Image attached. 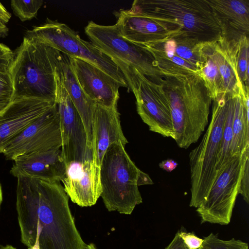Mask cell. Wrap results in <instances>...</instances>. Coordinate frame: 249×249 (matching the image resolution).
I'll return each mask as SVG.
<instances>
[{
    "label": "cell",
    "mask_w": 249,
    "mask_h": 249,
    "mask_svg": "<svg viewBox=\"0 0 249 249\" xmlns=\"http://www.w3.org/2000/svg\"><path fill=\"white\" fill-rule=\"evenodd\" d=\"M16 210L21 242L28 248L84 249L60 181L17 178Z\"/></svg>",
    "instance_id": "obj_1"
},
{
    "label": "cell",
    "mask_w": 249,
    "mask_h": 249,
    "mask_svg": "<svg viewBox=\"0 0 249 249\" xmlns=\"http://www.w3.org/2000/svg\"><path fill=\"white\" fill-rule=\"evenodd\" d=\"M161 85L170 105L173 139L179 147L187 149L206 128L212 98L197 74L166 75Z\"/></svg>",
    "instance_id": "obj_2"
},
{
    "label": "cell",
    "mask_w": 249,
    "mask_h": 249,
    "mask_svg": "<svg viewBox=\"0 0 249 249\" xmlns=\"http://www.w3.org/2000/svg\"><path fill=\"white\" fill-rule=\"evenodd\" d=\"M60 53L35 39L24 37L13 53L9 69L14 99L34 98L55 102L56 68Z\"/></svg>",
    "instance_id": "obj_3"
},
{
    "label": "cell",
    "mask_w": 249,
    "mask_h": 249,
    "mask_svg": "<svg viewBox=\"0 0 249 249\" xmlns=\"http://www.w3.org/2000/svg\"><path fill=\"white\" fill-rule=\"evenodd\" d=\"M102 197L109 212L130 214L142 200L138 187L153 184L139 169L126 153L124 146L113 143L107 149L100 166Z\"/></svg>",
    "instance_id": "obj_4"
},
{
    "label": "cell",
    "mask_w": 249,
    "mask_h": 249,
    "mask_svg": "<svg viewBox=\"0 0 249 249\" xmlns=\"http://www.w3.org/2000/svg\"><path fill=\"white\" fill-rule=\"evenodd\" d=\"M129 10L170 23L200 43L221 38L219 24L206 0H136Z\"/></svg>",
    "instance_id": "obj_5"
},
{
    "label": "cell",
    "mask_w": 249,
    "mask_h": 249,
    "mask_svg": "<svg viewBox=\"0 0 249 249\" xmlns=\"http://www.w3.org/2000/svg\"><path fill=\"white\" fill-rule=\"evenodd\" d=\"M210 123L198 145L189 154L190 206L198 208L207 198L217 177L216 164L226 115L225 93L212 100Z\"/></svg>",
    "instance_id": "obj_6"
},
{
    "label": "cell",
    "mask_w": 249,
    "mask_h": 249,
    "mask_svg": "<svg viewBox=\"0 0 249 249\" xmlns=\"http://www.w3.org/2000/svg\"><path fill=\"white\" fill-rule=\"evenodd\" d=\"M24 37L35 39L65 54L90 62L116 80L122 87H128L124 73L117 64L64 23L47 18L44 24L27 30Z\"/></svg>",
    "instance_id": "obj_7"
},
{
    "label": "cell",
    "mask_w": 249,
    "mask_h": 249,
    "mask_svg": "<svg viewBox=\"0 0 249 249\" xmlns=\"http://www.w3.org/2000/svg\"><path fill=\"white\" fill-rule=\"evenodd\" d=\"M113 61L124 73L128 88L135 95L137 112L149 130L173 139L170 105L162 85L152 81L131 66Z\"/></svg>",
    "instance_id": "obj_8"
},
{
    "label": "cell",
    "mask_w": 249,
    "mask_h": 249,
    "mask_svg": "<svg viewBox=\"0 0 249 249\" xmlns=\"http://www.w3.org/2000/svg\"><path fill=\"white\" fill-rule=\"evenodd\" d=\"M91 43L113 60L131 66L152 81L161 84L163 75L148 52L140 44L124 38L116 25H102L92 21L85 28Z\"/></svg>",
    "instance_id": "obj_9"
},
{
    "label": "cell",
    "mask_w": 249,
    "mask_h": 249,
    "mask_svg": "<svg viewBox=\"0 0 249 249\" xmlns=\"http://www.w3.org/2000/svg\"><path fill=\"white\" fill-rule=\"evenodd\" d=\"M249 148L234 157L217 176L205 201L197 208L201 223L227 225L230 221Z\"/></svg>",
    "instance_id": "obj_10"
},
{
    "label": "cell",
    "mask_w": 249,
    "mask_h": 249,
    "mask_svg": "<svg viewBox=\"0 0 249 249\" xmlns=\"http://www.w3.org/2000/svg\"><path fill=\"white\" fill-rule=\"evenodd\" d=\"M200 43L178 30L164 38L142 45L151 54L164 76L198 74L201 62Z\"/></svg>",
    "instance_id": "obj_11"
},
{
    "label": "cell",
    "mask_w": 249,
    "mask_h": 249,
    "mask_svg": "<svg viewBox=\"0 0 249 249\" xmlns=\"http://www.w3.org/2000/svg\"><path fill=\"white\" fill-rule=\"evenodd\" d=\"M237 45L231 46L221 38L200 43L198 75L204 81L212 100L221 94L236 91L242 86L235 67Z\"/></svg>",
    "instance_id": "obj_12"
},
{
    "label": "cell",
    "mask_w": 249,
    "mask_h": 249,
    "mask_svg": "<svg viewBox=\"0 0 249 249\" xmlns=\"http://www.w3.org/2000/svg\"><path fill=\"white\" fill-rule=\"evenodd\" d=\"M55 80V103L61 132V153L65 166L93 160L83 123L56 71Z\"/></svg>",
    "instance_id": "obj_13"
},
{
    "label": "cell",
    "mask_w": 249,
    "mask_h": 249,
    "mask_svg": "<svg viewBox=\"0 0 249 249\" xmlns=\"http://www.w3.org/2000/svg\"><path fill=\"white\" fill-rule=\"evenodd\" d=\"M61 147L59 117L55 103L12 140L2 153L6 160H14L20 156Z\"/></svg>",
    "instance_id": "obj_14"
},
{
    "label": "cell",
    "mask_w": 249,
    "mask_h": 249,
    "mask_svg": "<svg viewBox=\"0 0 249 249\" xmlns=\"http://www.w3.org/2000/svg\"><path fill=\"white\" fill-rule=\"evenodd\" d=\"M68 56L77 80L86 96L105 107H117L121 85L92 63Z\"/></svg>",
    "instance_id": "obj_15"
},
{
    "label": "cell",
    "mask_w": 249,
    "mask_h": 249,
    "mask_svg": "<svg viewBox=\"0 0 249 249\" xmlns=\"http://www.w3.org/2000/svg\"><path fill=\"white\" fill-rule=\"evenodd\" d=\"M66 170L62 182L71 200L81 207L95 204L102 193L100 167L89 160L71 163L66 166Z\"/></svg>",
    "instance_id": "obj_16"
},
{
    "label": "cell",
    "mask_w": 249,
    "mask_h": 249,
    "mask_svg": "<svg viewBox=\"0 0 249 249\" xmlns=\"http://www.w3.org/2000/svg\"><path fill=\"white\" fill-rule=\"evenodd\" d=\"M55 105L28 98H15L0 113V153L18 134Z\"/></svg>",
    "instance_id": "obj_17"
},
{
    "label": "cell",
    "mask_w": 249,
    "mask_h": 249,
    "mask_svg": "<svg viewBox=\"0 0 249 249\" xmlns=\"http://www.w3.org/2000/svg\"><path fill=\"white\" fill-rule=\"evenodd\" d=\"M221 30V39L231 45L249 35V0H206Z\"/></svg>",
    "instance_id": "obj_18"
},
{
    "label": "cell",
    "mask_w": 249,
    "mask_h": 249,
    "mask_svg": "<svg viewBox=\"0 0 249 249\" xmlns=\"http://www.w3.org/2000/svg\"><path fill=\"white\" fill-rule=\"evenodd\" d=\"M14 160L10 172L17 178L22 176L62 181L65 177L61 147L20 156Z\"/></svg>",
    "instance_id": "obj_19"
},
{
    "label": "cell",
    "mask_w": 249,
    "mask_h": 249,
    "mask_svg": "<svg viewBox=\"0 0 249 249\" xmlns=\"http://www.w3.org/2000/svg\"><path fill=\"white\" fill-rule=\"evenodd\" d=\"M115 24L120 35L137 44L143 45L164 38L179 30L170 23L142 14L121 10L116 13Z\"/></svg>",
    "instance_id": "obj_20"
},
{
    "label": "cell",
    "mask_w": 249,
    "mask_h": 249,
    "mask_svg": "<svg viewBox=\"0 0 249 249\" xmlns=\"http://www.w3.org/2000/svg\"><path fill=\"white\" fill-rule=\"evenodd\" d=\"M93 130V159L100 167L110 145L120 143L125 147L128 143L121 128L117 107L107 108L95 103Z\"/></svg>",
    "instance_id": "obj_21"
},
{
    "label": "cell",
    "mask_w": 249,
    "mask_h": 249,
    "mask_svg": "<svg viewBox=\"0 0 249 249\" xmlns=\"http://www.w3.org/2000/svg\"><path fill=\"white\" fill-rule=\"evenodd\" d=\"M56 71L82 119L92 151L95 102L89 99L81 89L68 55L60 53Z\"/></svg>",
    "instance_id": "obj_22"
},
{
    "label": "cell",
    "mask_w": 249,
    "mask_h": 249,
    "mask_svg": "<svg viewBox=\"0 0 249 249\" xmlns=\"http://www.w3.org/2000/svg\"><path fill=\"white\" fill-rule=\"evenodd\" d=\"M249 94L241 86L235 92L231 157L241 156L249 148Z\"/></svg>",
    "instance_id": "obj_23"
},
{
    "label": "cell",
    "mask_w": 249,
    "mask_h": 249,
    "mask_svg": "<svg viewBox=\"0 0 249 249\" xmlns=\"http://www.w3.org/2000/svg\"><path fill=\"white\" fill-rule=\"evenodd\" d=\"M237 90L225 93L227 103L226 115L222 137L217 154L216 164L217 176L234 158L231 157L233 137L232 121L234 109L235 94Z\"/></svg>",
    "instance_id": "obj_24"
},
{
    "label": "cell",
    "mask_w": 249,
    "mask_h": 249,
    "mask_svg": "<svg viewBox=\"0 0 249 249\" xmlns=\"http://www.w3.org/2000/svg\"><path fill=\"white\" fill-rule=\"evenodd\" d=\"M249 38H241L235 52V67L236 72L245 93H249Z\"/></svg>",
    "instance_id": "obj_25"
},
{
    "label": "cell",
    "mask_w": 249,
    "mask_h": 249,
    "mask_svg": "<svg viewBox=\"0 0 249 249\" xmlns=\"http://www.w3.org/2000/svg\"><path fill=\"white\" fill-rule=\"evenodd\" d=\"M43 3L42 0H12L11 6L15 15L23 22L36 17Z\"/></svg>",
    "instance_id": "obj_26"
},
{
    "label": "cell",
    "mask_w": 249,
    "mask_h": 249,
    "mask_svg": "<svg viewBox=\"0 0 249 249\" xmlns=\"http://www.w3.org/2000/svg\"><path fill=\"white\" fill-rule=\"evenodd\" d=\"M199 249H249L248 244L240 240L232 238L229 240L219 239L213 233L203 239Z\"/></svg>",
    "instance_id": "obj_27"
},
{
    "label": "cell",
    "mask_w": 249,
    "mask_h": 249,
    "mask_svg": "<svg viewBox=\"0 0 249 249\" xmlns=\"http://www.w3.org/2000/svg\"><path fill=\"white\" fill-rule=\"evenodd\" d=\"M14 99V89L9 71H0V113Z\"/></svg>",
    "instance_id": "obj_28"
},
{
    "label": "cell",
    "mask_w": 249,
    "mask_h": 249,
    "mask_svg": "<svg viewBox=\"0 0 249 249\" xmlns=\"http://www.w3.org/2000/svg\"><path fill=\"white\" fill-rule=\"evenodd\" d=\"M13 57V52L5 45L0 43V71H9Z\"/></svg>",
    "instance_id": "obj_29"
},
{
    "label": "cell",
    "mask_w": 249,
    "mask_h": 249,
    "mask_svg": "<svg viewBox=\"0 0 249 249\" xmlns=\"http://www.w3.org/2000/svg\"><path fill=\"white\" fill-rule=\"evenodd\" d=\"M239 194H241L244 200L247 203H249V159L245 163L243 173L241 177Z\"/></svg>",
    "instance_id": "obj_30"
},
{
    "label": "cell",
    "mask_w": 249,
    "mask_h": 249,
    "mask_svg": "<svg viewBox=\"0 0 249 249\" xmlns=\"http://www.w3.org/2000/svg\"><path fill=\"white\" fill-rule=\"evenodd\" d=\"M179 236L188 249H199L203 243L201 239L195 234L178 231Z\"/></svg>",
    "instance_id": "obj_31"
},
{
    "label": "cell",
    "mask_w": 249,
    "mask_h": 249,
    "mask_svg": "<svg viewBox=\"0 0 249 249\" xmlns=\"http://www.w3.org/2000/svg\"><path fill=\"white\" fill-rule=\"evenodd\" d=\"M164 249H188L179 236L178 231L174 239Z\"/></svg>",
    "instance_id": "obj_32"
},
{
    "label": "cell",
    "mask_w": 249,
    "mask_h": 249,
    "mask_svg": "<svg viewBox=\"0 0 249 249\" xmlns=\"http://www.w3.org/2000/svg\"><path fill=\"white\" fill-rule=\"evenodd\" d=\"M177 165V163L172 160H163L159 164L160 168L168 172H171L175 169Z\"/></svg>",
    "instance_id": "obj_33"
},
{
    "label": "cell",
    "mask_w": 249,
    "mask_h": 249,
    "mask_svg": "<svg viewBox=\"0 0 249 249\" xmlns=\"http://www.w3.org/2000/svg\"><path fill=\"white\" fill-rule=\"evenodd\" d=\"M11 17V14L0 2V21L5 24L8 23Z\"/></svg>",
    "instance_id": "obj_34"
},
{
    "label": "cell",
    "mask_w": 249,
    "mask_h": 249,
    "mask_svg": "<svg viewBox=\"0 0 249 249\" xmlns=\"http://www.w3.org/2000/svg\"><path fill=\"white\" fill-rule=\"evenodd\" d=\"M8 28L5 24L0 21V37H4L8 35Z\"/></svg>",
    "instance_id": "obj_35"
},
{
    "label": "cell",
    "mask_w": 249,
    "mask_h": 249,
    "mask_svg": "<svg viewBox=\"0 0 249 249\" xmlns=\"http://www.w3.org/2000/svg\"><path fill=\"white\" fill-rule=\"evenodd\" d=\"M28 249H40L39 244L38 240H36L35 244Z\"/></svg>",
    "instance_id": "obj_36"
},
{
    "label": "cell",
    "mask_w": 249,
    "mask_h": 249,
    "mask_svg": "<svg viewBox=\"0 0 249 249\" xmlns=\"http://www.w3.org/2000/svg\"><path fill=\"white\" fill-rule=\"evenodd\" d=\"M84 249H97L94 244L90 243L89 244L86 245Z\"/></svg>",
    "instance_id": "obj_37"
},
{
    "label": "cell",
    "mask_w": 249,
    "mask_h": 249,
    "mask_svg": "<svg viewBox=\"0 0 249 249\" xmlns=\"http://www.w3.org/2000/svg\"><path fill=\"white\" fill-rule=\"evenodd\" d=\"M0 249H16L14 247L11 245L1 246Z\"/></svg>",
    "instance_id": "obj_38"
},
{
    "label": "cell",
    "mask_w": 249,
    "mask_h": 249,
    "mask_svg": "<svg viewBox=\"0 0 249 249\" xmlns=\"http://www.w3.org/2000/svg\"><path fill=\"white\" fill-rule=\"evenodd\" d=\"M2 201V190H1V187L0 184V208Z\"/></svg>",
    "instance_id": "obj_39"
}]
</instances>
